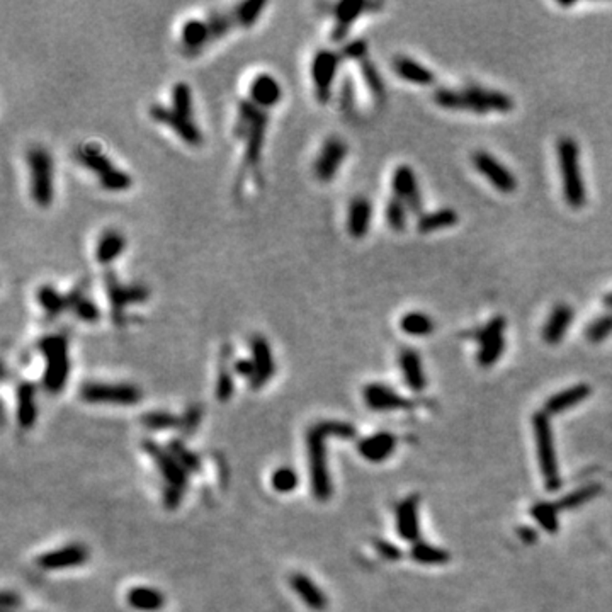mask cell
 Segmentation results:
<instances>
[{
	"label": "cell",
	"instance_id": "2",
	"mask_svg": "<svg viewBox=\"0 0 612 612\" xmlns=\"http://www.w3.org/2000/svg\"><path fill=\"white\" fill-rule=\"evenodd\" d=\"M434 101L444 109L468 111L475 115H486V112L504 115L514 109V101L511 95L480 86H468L461 90L439 89L435 90Z\"/></svg>",
	"mask_w": 612,
	"mask_h": 612
},
{
	"label": "cell",
	"instance_id": "3",
	"mask_svg": "<svg viewBox=\"0 0 612 612\" xmlns=\"http://www.w3.org/2000/svg\"><path fill=\"white\" fill-rule=\"evenodd\" d=\"M267 121H269L267 111L257 108L250 99H241L238 102V116L233 133L245 143V167L255 168V170L259 168L264 141H266Z\"/></svg>",
	"mask_w": 612,
	"mask_h": 612
},
{
	"label": "cell",
	"instance_id": "47",
	"mask_svg": "<svg viewBox=\"0 0 612 612\" xmlns=\"http://www.w3.org/2000/svg\"><path fill=\"white\" fill-rule=\"evenodd\" d=\"M406 213L408 208L405 206V203H402L398 197L391 196L386 203V221L390 225L391 230L395 232H403L406 226Z\"/></svg>",
	"mask_w": 612,
	"mask_h": 612
},
{
	"label": "cell",
	"instance_id": "41",
	"mask_svg": "<svg viewBox=\"0 0 612 612\" xmlns=\"http://www.w3.org/2000/svg\"><path fill=\"white\" fill-rule=\"evenodd\" d=\"M410 555L417 563H422V565H442V563L449 562V555L444 549H439L424 541H417Z\"/></svg>",
	"mask_w": 612,
	"mask_h": 612
},
{
	"label": "cell",
	"instance_id": "38",
	"mask_svg": "<svg viewBox=\"0 0 612 612\" xmlns=\"http://www.w3.org/2000/svg\"><path fill=\"white\" fill-rule=\"evenodd\" d=\"M359 68H361L362 80H364L366 87H368L369 92L373 94L375 101L377 104H383L384 99H386V87H384L383 77H381V73L377 72L376 65L366 57L364 60L359 61Z\"/></svg>",
	"mask_w": 612,
	"mask_h": 612
},
{
	"label": "cell",
	"instance_id": "5",
	"mask_svg": "<svg viewBox=\"0 0 612 612\" xmlns=\"http://www.w3.org/2000/svg\"><path fill=\"white\" fill-rule=\"evenodd\" d=\"M560 170H562L563 196L571 210H580L587 203V188L582 179L580 150L577 141L570 137H563L556 143Z\"/></svg>",
	"mask_w": 612,
	"mask_h": 612
},
{
	"label": "cell",
	"instance_id": "48",
	"mask_svg": "<svg viewBox=\"0 0 612 612\" xmlns=\"http://www.w3.org/2000/svg\"><path fill=\"white\" fill-rule=\"evenodd\" d=\"M141 424L152 431H164V428L181 427L182 417H175L168 412H148L141 417Z\"/></svg>",
	"mask_w": 612,
	"mask_h": 612
},
{
	"label": "cell",
	"instance_id": "19",
	"mask_svg": "<svg viewBox=\"0 0 612 612\" xmlns=\"http://www.w3.org/2000/svg\"><path fill=\"white\" fill-rule=\"evenodd\" d=\"M362 398L366 405L375 412H393V410H406L413 406L412 402L381 383L366 384L362 390Z\"/></svg>",
	"mask_w": 612,
	"mask_h": 612
},
{
	"label": "cell",
	"instance_id": "55",
	"mask_svg": "<svg viewBox=\"0 0 612 612\" xmlns=\"http://www.w3.org/2000/svg\"><path fill=\"white\" fill-rule=\"evenodd\" d=\"M201 408L199 406H190V408L186 412V415L182 417V425L181 427L184 428L186 434H193L196 431V427L201 422Z\"/></svg>",
	"mask_w": 612,
	"mask_h": 612
},
{
	"label": "cell",
	"instance_id": "58",
	"mask_svg": "<svg viewBox=\"0 0 612 612\" xmlns=\"http://www.w3.org/2000/svg\"><path fill=\"white\" fill-rule=\"evenodd\" d=\"M519 534L526 542H531V541L536 540V533H534L533 529H527V527H522V529L519 531Z\"/></svg>",
	"mask_w": 612,
	"mask_h": 612
},
{
	"label": "cell",
	"instance_id": "21",
	"mask_svg": "<svg viewBox=\"0 0 612 612\" xmlns=\"http://www.w3.org/2000/svg\"><path fill=\"white\" fill-rule=\"evenodd\" d=\"M366 9H369V3L366 2H354V0H342L333 6V28L330 32L332 41L340 43L346 39L351 26L361 17V14Z\"/></svg>",
	"mask_w": 612,
	"mask_h": 612
},
{
	"label": "cell",
	"instance_id": "23",
	"mask_svg": "<svg viewBox=\"0 0 612 612\" xmlns=\"http://www.w3.org/2000/svg\"><path fill=\"white\" fill-rule=\"evenodd\" d=\"M181 45L186 53L196 55L211 45V32L206 19H188L181 28Z\"/></svg>",
	"mask_w": 612,
	"mask_h": 612
},
{
	"label": "cell",
	"instance_id": "12",
	"mask_svg": "<svg viewBox=\"0 0 612 612\" xmlns=\"http://www.w3.org/2000/svg\"><path fill=\"white\" fill-rule=\"evenodd\" d=\"M80 398L87 403L135 405L141 400V391L128 383H86L80 388Z\"/></svg>",
	"mask_w": 612,
	"mask_h": 612
},
{
	"label": "cell",
	"instance_id": "15",
	"mask_svg": "<svg viewBox=\"0 0 612 612\" xmlns=\"http://www.w3.org/2000/svg\"><path fill=\"white\" fill-rule=\"evenodd\" d=\"M148 112L153 121H157V123L164 124V126H167L168 130L174 131L186 145L189 146L203 145L204 137L194 121L184 119L182 116H179L177 112L172 111V108H167V106L162 104H153Z\"/></svg>",
	"mask_w": 612,
	"mask_h": 612
},
{
	"label": "cell",
	"instance_id": "49",
	"mask_svg": "<svg viewBox=\"0 0 612 612\" xmlns=\"http://www.w3.org/2000/svg\"><path fill=\"white\" fill-rule=\"evenodd\" d=\"M299 478L296 475V471L293 468L283 466L279 470L273 473V478H270V485L276 490L277 493H291L295 492L296 486H298Z\"/></svg>",
	"mask_w": 612,
	"mask_h": 612
},
{
	"label": "cell",
	"instance_id": "14",
	"mask_svg": "<svg viewBox=\"0 0 612 612\" xmlns=\"http://www.w3.org/2000/svg\"><path fill=\"white\" fill-rule=\"evenodd\" d=\"M471 162L475 165L476 170H478L482 175H485L486 181H488L493 188L500 190V193L511 194L514 193L515 188H517V179H515V175L512 174L500 160H497L493 155H490L488 152L478 150V152H475L471 155Z\"/></svg>",
	"mask_w": 612,
	"mask_h": 612
},
{
	"label": "cell",
	"instance_id": "26",
	"mask_svg": "<svg viewBox=\"0 0 612 612\" xmlns=\"http://www.w3.org/2000/svg\"><path fill=\"white\" fill-rule=\"evenodd\" d=\"M573 322V308H570L565 303L556 305L549 315L548 322L542 327V340L549 346H556L563 340L568 327Z\"/></svg>",
	"mask_w": 612,
	"mask_h": 612
},
{
	"label": "cell",
	"instance_id": "45",
	"mask_svg": "<svg viewBox=\"0 0 612 612\" xmlns=\"http://www.w3.org/2000/svg\"><path fill=\"white\" fill-rule=\"evenodd\" d=\"M505 351V337L504 335H498L493 337V339L485 340V342L480 344V351H478V362L485 368L488 366L495 364V362L500 359L502 353Z\"/></svg>",
	"mask_w": 612,
	"mask_h": 612
},
{
	"label": "cell",
	"instance_id": "50",
	"mask_svg": "<svg viewBox=\"0 0 612 612\" xmlns=\"http://www.w3.org/2000/svg\"><path fill=\"white\" fill-rule=\"evenodd\" d=\"M611 333H612V313L602 315V317L595 318V320L589 325L587 330H585V335H587V339L593 344L602 342V340H606Z\"/></svg>",
	"mask_w": 612,
	"mask_h": 612
},
{
	"label": "cell",
	"instance_id": "17",
	"mask_svg": "<svg viewBox=\"0 0 612 612\" xmlns=\"http://www.w3.org/2000/svg\"><path fill=\"white\" fill-rule=\"evenodd\" d=\"M250 353L252 361L255 364V376L252 377V390H260L270 381V377L276 375V361H274L273 351L269 342L264 335L255 333L250 339Z\"/></svg>",
	"mask_w": 612,
	"mask_h": 612
},
{
	"label": "cell",
	"instance_id": "46",
	"mask_svg": "<svg viewBox=\"0 0 612 612\" xmlns=\"http://www.w3.org/2000/svg\"><path fill=\"white\" fill-rule=\"evenodd\" d=\"M206 21L208 26H210L211 43L221 39L223 36H226L230 31H232L233 26H237L232 12H211Z\"/></svg>",
	"mask_w": 612,
	"mask_h": 612
},
{
	"label": "cell",
	"instance_id": "1",
	"mask_svg": "<svg viewBox=\"0 0 612 612\" xmlns=\"http://www.w3.org/2000/svg\"><path fill=\"white\" fill-rule=\"evenodd\" d=\"M355 428L347 422L339 420H322L311 425L306 434L308 470H310L311 493L317 500L327 502L333 493L327 463V441L330 437L353 439Z\"/></svg>",
	"mask_w": 612,
	"mask_h": 612
},
{
	"label": "cell",
	"instance_id": "34",
	"mask_svg": "<svg viewBox=\"0 0 612 612\" xmlns=\"http://www.w3.org/2000/svg\"><path fill=\"white\" fill-rule=\"evenodd\" d=\"M128 604L141 612H157L165 606V595L152 587H133L126 595Z\"/></svg>",
	"mask_w": 612,
	"mask_h": 612
},
{
	"label": "cell",
	"instance_id": "59",
	"mask_svg": "<svg viewBox=\"0 0 612 612\" xmlns=\"http://www.w3.org/2000/svg\"><path fill=\"white\" fill-rule=\"evenodd\" d=\"M602 303H604V306H607L609 310H612V293H607V295L604 296Z\"/></svg>",
	"mask_w": 612,
	"mask_h": 612
},
{
	"label": "cell",
	"instance_id": "25",
	"mask_svg": "<svg viewBox=\"0 0 612 612\" xmlns=\"http://www.w3.org/2000/svg\"><path fill=\"white\" fill-rule=\"evenodd\" d=\"M397 529L405 541H419V498L408 497L397 507Z\"/></svg>",
	"mask_w": 612,
	"mask_h": 612
},
{
	"label": "cell",
	"instance_id": "30",
	"mask_svg": "<svg viewBox=\"0 0 612 612\" xmlns=\"http://www.w3.org/2000/svg\"><path fill=\"white\" fill-rule=\"evenodd\" d=\"M400 368L406 386L413 391H424L427 386L422 359L413 349H403L400 353Z\"/></svg>",
	"mask_w": 612,
	"mask_h": 612
},
{
	"label": "cell",
	"instance_id": "4",
	"mask_svg": "<svg viewBox=\"0 0 612 612\" xmlns=\"http://www.w3.org/2000/svg\"><path fill=\"white\" fill-rule=\"evenodd\" d=\"M73 159L83 168L97 175L99 184L108 193H124L133 186L128 172L121 170L95 143H82L73 150Z\"/></svg>",
	"mask_w": 612,
	"mask_h": 612
},
{
	"label": "cell",
	"instance_id": "54",
	"mask_svg": "<svg viewBox=\"0 0 612 612\" xmlns=\"http://www.w3.org/2000/svg\"><path fill=\"white\" fill-rule=\"evenodd\" d=\"M375 549L377 551V555H381L384 560H388V562H398V560L402 558V551H400V549H398L397 546L391 544V542H388V541L376 540L375 541Z\"/></svg>",
	"mask_w": 612,
	"mask_h": 612
},
{
	"label": "cell",
	"instance_id": "40",
	"mask_svg": "<svg viewBox=\"0 0 612 612\" xmlns=\"http://www.w3.org/2000/svg\"><path fill=\"white\" fill-rule=\"evenodd\" d=\"M266 7L267 2H264V0H248V2L238 3L235 9L232 10L235 24L241 26L245 29L252 28V26L257 23L259 17L262 16Z\"/></svg>",
	"mask_w": 612,
	"mask_h": 612
},
{
	"label": "cell",
	"instance_id": "36",
	"mask_svg": "<svg viewBox=\"0 0 612 612\" xmlns=\"http://www.w3.org/2000/svg\"><path fill=\"white\" fill-rule=\"evenodd\" d=\"M457 221H460V215L454 210H451V208H444V210L420 215L419 219H417V230L420 233H432L435 230L451 228Z\"/></svg>",
	"mask_w": 612,
	"mask_h": 612
},
{
	"label": "cell",
	"instance_id": "44",
	"mask_svg": "<svg viewBox=\"0 0 612 612\" xmlns=\"http://www.w3.org/2000/svg\"><path fill=\"white\" fill-rule=\"evenodd\" d=\"M168 451H170V453L174 454L175 460H177L179 463H181V466L184 468V470L188 471V473L189 471L190 473H196V471L201 470L199 456H197L196 453H193V451H190V449L186 448L184 442L179 441V439H174V441H170V444H168Z\"/></svg>",
	"mask_w": 612,
	"mask_h": 612
},
{
	"label": "cell",
	"instance_id": "52",
	"mask_svg": "<svg viewBox=\"0 0 612 612\" xmlns=\"http://www.w3.org/2000/svg\"><path fill=\"white\" fill-rule=\"evenodd\" d=\"M505 325H507V320H505L504 317H500V315H498V317H493L492 320L486 322L485 327H482L475 333V339L482 344L485 342V340L493 339V337L504 335Z\"/></svg>",
	"mask_w": 612,
	"mask_h": 612
},
{
	"label": "cell",
	"instance_id": "6",
	"mask_svg": "<svg viewBox=\"0 0 612 612\" xmlns=\"http://www.w3.org/2000/svg\"><path fill=\"white\" fill-rule=\"evenodd\" d=\"M38 351L45 357V373L43 386L50 393H58L67 384L70 376V355H68V340L60 333H51L38 340Z\"/></svg>",
	"mask_w": 612,
	"mask_h": 612
},
{
	"label": "cell",
	"instance_id": "32",
	"mask_svg": "<svg viewBox=\"0 0 612 612\" xmlns=\"http://www.w3.org/2000/svg\"><path fill=\"white\" fill-rule=\"evenodd\" d=\"M17 420L23 428H31L36 422V417H38V410H36V388L34 384L29 383V381H23V383L17 386Z\"/></svg>",
	"mask_w": 612,
	"mask_h": 612
},
{
	"label": "cell",
	"instance_id": "53",
	"mask_svg": "<svg viewBox=\"0 0 612 612\" xmlns=\"http://www.w3.org/2000/svg\"><path fill=\"white\" fill-rule=\"evenodd\" d=\"M340 53H342L344 60L349 58V60L361 61L368 57V43L362 41V39H355V41L346 43V45L342 46V50H340Z\"/></svg>",
	"mask_w": 612,
	"mask_h": 612
},
{
	"label": "cell",
	"instance_id": "11",
	"mask_svg": "<svg viewBox=\"0 0 612 612\" xmlns=\"http://www.w3.org/2000/svg\"><path fill=\"white\" fill-rule=\"evenodd\" d=\"M342 60L344 57L340 51L328 50V48H322L311 58V83H313L315 97L320 104H327L332 97V87Z\"/></svg>",
	"mask_w": 612,
	"mask_h": 612
},
{
	"label": "cell",
	"instance_id": "7",
	"mask_svg": "<svg viewBox=\"0 0 612 612\" xmlns=\"http://www.w3.org/2000/svg\"><path fill=\"white\" fill-rule=\"evenodd\" d=\"M143 449L148 456H152L160 475L167 483L164 490V505L174 511L181 505L182 495H184L186 486H188V471L181 466V463L175 460L170 451L164 449L162 446L150 441V439L143 441Z\"/></svg>",
	"mask_w": 612,
	"mask_h": 612
},
{
	"label": "cell",
	"instance_id": "22",
	"mask_svg": "<svg viewBox=\"0 0 612 612\" xmlns=\"http://www.w3.org/2000/svg\"><path fill=\"white\" fill-rule=\"evenodd\" d=\"M373 221V204L366 196H355L347 208V233L354 240H361L369 233Z\"/></svg>",
	"mask_w": 612,
	"mask_h": 612
},
{
	"label": "cell",
	"instance_id": "8",
	"mask_svg": "<svg viewBox=\"0 0 612 612\" xmlns=\"http://www.w3.org/2000/svg\"><path fill=\"white\" fill-rule=\"evenodd\" d=\"M29 170V194L36 206L50 208L53 203V159L43 146H31L26 152Z\"/></svg>",
	"mask_w": 612,
	"mask_h": 612
},
{
	"label": "cell",
	"instance_id": "33",
	"mask_svg": "<svg viewBox=\"0 0 612 612\" xmlns=\"http://www.w3.org/2000/svg\"><path fill=\"white\" fill-rule=\"evenodd\" d=\"M393 70L402 77L403 80H408V82L417 83V86H432L435 80V75L428 70L427 67L419 61H415L413 58L408 57H395L393 60Z\"/></svg>",
	"mask_w": 612,
	"mask_h": 612
},
{
	"label": "cell",
	"instance_id": "42",
	"mask_svg": "<svg viewBox=\"0 0 612 612\" xmlns=\"http://www.w3.org/2000/svg\"><path fill=\"white\" fill-rule=\"evenodd\" d=\"M533 515L537 520V524L548 533H556L558 531V507L556 504L549 502H537L533 507Z\"/></svg>",
	"mask_w": 612,
	"mask_h": 612
},
{
	"label": "cell",
	"instance_id": "9",
	"mask_svg": "<svg viewBox=\"0 0 612 612\" xmlns=\"http://www.w3.org/2000/svg\"><path fill=\"white\" fill-rule=\"evenodd\" d=\"M533 425L542 478H544L548 490L555 492V490L562 488V476H560L558 460H556L555 442H553V432L548 415L544 412L536 413L533 419Z\"/></svg>",
	"mask_w": 612,
	"mask_h": 612
},
{
	"label": "cell",
	"instance_id": "43",
	"mask_svg": "<svg viewBox=\"0 0 612 612\" xmlns=\"http://www.w3.org/2000/svg\"><path fill=\"white\" fill-rule=\"evenodd\" d=\"M600 490H602V486L600 485H587V486H582V488H578V490H575L573 493H568L565 498H562V500L558 502V504H556V507H558V511H568V509H577V507H580V505H584L585 502H589V500H592L593 497H597V495L600 493Z\"/></svg>",
	"mask_w": 612,
	"mask_h": 612
},
{
	"label": "cell",
	"instance_id": "51",
	"mask_svg": "<svg viewBox=\"0 0 612 612\" xmlns=\"http://www.w3.org/2000/svg\"><path fill=\"white\" fill-rule=\"evenodd\" d=\"M233 390H235V383H233V375L225 364H221V371H219L218 379H216V400L219 402H228L233 397Z\"/></svg>",
	"mask_w": 612,
	"mask_h": 612
},
{
	"label": "cell",
	"instance_id": "57",
	"mask_svg": "<svg viewBox=\"0 0 612 612\" xmlns=\"http://www.w3.org/2000/svg\"><path fill=\"white\" fill-rule=\"evenodd\" d=\"M19 606H21L19 595H16V593H12V592H3L2 593V607H3V611L10 612V611H14V609H16V607H19Z\"/></svg>",
	"mask_w": 612,
	"mask_h": 612
},
{
	"label": "cell",
	"instance_id": "31",
	"mask_svg": "<svg viewBox=\"0 0 612 612\" xmlns=\"http://www.w3.org/2000/svg\"><path fill=\"white\" fill-rule=\"evenodd\" d=\"M68 298V311H72L79 320L86 322V324H94L99 322L101 318V310L95 305L94 302H90L86 296V284H77L70 293H67Z\"/></svg>",
	"mask_w": 612,
	"mask_h": 612
},
{
	"label": "cell",
	"instance_id": "24",
	"mask_svg": "<svg viewBox=\"0 0 612 612\" xmlns=\"http://www.w3.org/2000/svg\"><path fill=\"white\" fill-rule=\"evenodd\" d=\"M395 448H397V437L390 432H376L371 437L362 439L357 446L361 456L371 463H381L390 457Z\"/></svg>",
	"mask_w": 612,
	"mask_h": 612
},
{
	"label": "cell",
	"instance_id": "16",
	"mask_svg": "<svg viewBox=\"0 0 612 612\" xmlns=\"http://www.w3.org/2000/svg\"><path fill=\"white\" fill-rule=\"evenodd\" d=\"M391 189H393V196L398 197L402 203H405V206L408 208L410 213H415L419 216L422 215L424 199L419 190V184H417L415 172L412 170V167H408V165H398L395 168L393 175H391Z\"/></svg>",
	"mask_w": 612,
	"mask_h": 612
},
{
	"label": "cell",
	"instance_id": "29",
	"mask_svg": "<svg viewBox=\"0 0 612 612\" xmlns=\"http://www.w3.org/2000/svg\"><path fill=\"white\" fill-rule=\"evenodd\" d=\"M592 388L589 384H575V386L566 388V390L560 391V393L553 395L548 402H546L544 410L542 412L546 415H556V413H563L566 410H570L571 406L578 405L580 402H584L585 398H589Z\"/></svg>",
	"mask_w": 612,
	"mask_h": 612
},
{
	"label": "cell",
	"instance_id": "35",
	"mask_svg": "<svg viewBox=\"0 0 612 612\" xmlns=\"http://www.w3.org/2000/svg\"><path fill=\"white\" fill-rule=\"evenodd\" d=\"M36 302L50 318H57L63 311H68L67 295L60 293L51 284H41L36 289Z\"/></svg>",
	"mask_w": 612,
	"mask_h": 612
},
{
	"label": "cell",
	"instance_id": "20",
	"mask_svg": "<svg viewBox=\"0 0 612 612\" xmlns=\"http://www.w3.org/2000/svg\"><path fill=\"white\" fill-rule=\"evenodd\" d=\"M248 99L264 111L276 108L283 99V87L270 73H259L248 86Z\"/></svg>",
	"mask_w": 612,
	"mask_h": 612
},
{
	"label": "cell",
	"instance_id": "28",
	"mask_svg": "<svg viewBox=\"0 0 612 612\" xmlns=\"http://www.w3.org/2000/svg\"><path fill=\"white\" fill-rule=\"evenodd\" d=\"M126 248V238L115 228H108L102 232L95 244V260L101 266H111Z\"/></svg>",
	"mask_w": 612,
	"mask_h": 612
},
{
	"label": "cell",
	"instance_id": "10",
	"mask_svg": "<svg viewBox=\"0 0 612 612\" xmlns=\"http://www.w3.org/2000/svg\"><path fill=\"white\" fill-rule=\"evenodd\" d=\"M104 289L108 296L111 318L118 327L124 325L126 310L131 305H141L148 299L150 291L143 284H124L112 270L104 274Z\"/></svg>",
	"mask_w": 612,
	"mask_h": 612
},
{
	"label": "cell",
	"instance_id": "56",
	"mask_svg": "<svg viewBox=\"0 0 612 612\" xmlns=\"http://www.w3.org/2000/svg\"><path fill=\"white\" fill-rule=\"evenodd\" d=\"M233 371H235L238 376L248 377V379L252 381V377L255 376V364L254 361H252V357L237 359L235 364H233Z\"/></svg>",
	"mask_w": 612,
	"mask_h": 612
},
{
	"label": "cell",
	"instance_id": "13",
	"mask_svg": "<svg viewBox=\"0 0 612 612\" xmlns=\"http://www.w3.org/2000/svg\"><path fill=\"white\" fill-rule=\"evenodd\" d=\"M347 153H349V145L344 138L340 137H328L327 140L322 143V148L318 152L317 159L313 162V174L317 181L328 184L335 179L337 172L340 170L342 164L346 162Z\"/></svg>",
	"mask_w": 612,
	"mask_h": 612
},
{
	"label": "cell",
	"instance_id": "18",
	"mask_svg": "<svg viewBox=\"0 0 612 612\" xmlns=\"http://www.w3.org/2000/svg\"><path fill=\"white\" fill-rule=\"evenodd\" d=\"M87 560H89V549L80 542H72L63 548L45 553L36 560V563L43 570H63V568L83 565Z\"/></svg>",
	"mask_w": 612,
	"mask_h": 612
},
{
	"label": "cell",
	"instance_id": "37",
	"mask_svg": "<svg viewBox=\"0 0 612 612\" xmlns=\"http://www.w3.org/2000/svg\"><path fill=\"white\" fill-rule=\"evenodd\" d=\"M170 108L184 119L194 121L193 89L186 82H175L170 92Z\"/></svg>",
	"mask_w": 612,
	"mask_h": 612
},
{
	"label": "cell",
	"instance_id": "39",
	"mask_svg": "<svg viewBox=\"0 0 612 612\" xmlns=\"http://www.w3.org/2000/svg\"><path fill=\"white\" fill-rule=\"evenodd\" d=\"M400 328L405 333L413 337H424L431 335L434 332L435 325L432 322V318L428 315L422 313V311H410L405 313L400 320Z\"/></svg>",
	"mask_w": 612,
	"mask_h": 612
},
{
	"label": "cell",
	"instance_id": "27",
	"mask_svg": "<svg viewBox=\"0 0 612 612\" xmlns=\"http://www.w3.org/2000/svg\"><path fill=\"white\" fill-rule=\"evenodd\" d=\"M289 585L295 590L296 595L313 611H325L328 606V599L325 593L318 589V585L310 577L303 573H295L289 578Z\"/></svg>",
	"mask_w": 612,
	"mask_h": 612
}]
</instances>
